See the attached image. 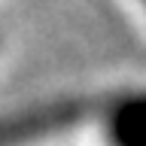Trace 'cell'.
<instances>
[{"label":"cell","mask_w":146,"mask_h":146,"mask_svg":"<svg viewBox=\"0 0 146 146\" xmlns=\"http://www.w3.org/2000/svg\"><path fill=\"white\" fill-rule=\"evenodd\" d=\"M143 3H146V0H143Z\"/></svg>","instance_id":"1"}]
</instances>
